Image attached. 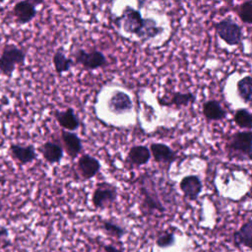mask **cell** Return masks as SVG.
I'll return each instance as SVG.
<instances>
[{"instance_id": "9a60e30c", "label": "cell", "mask_w": 252, "mask_h": 252, "mask_svg": "<svg viewBox=\"0 0 252 252\" xmlns=\"http://www.w3.org/2000/svg\"><path fill=\"white\" fill-rule=\"evenodd\" d=\"M10 152L12 156L20 161L22 164H28L32 162L37 155L33 148V146H21L17 144H13L10 147Z\"/></svg>"}, {"instance_id": "7402d4cb", "label": "cell", "mask_w": 252, "mask_h": 252, "mask_svg": "<svg viewBox=\"0 0 252 252\" xmlns=\"http://www.w3.org/2000/svg\"><path fill=\"white\" fill-rule=\"evenodd\" d=\"M162 30L163 29L161 27H158L155 20L147 18V19H145L143 29L141 30V32H139V34L137 36L142 40H147V39L153 38V37L157 36L158 34H159L160 32H162Z\"/></svg>"}, {"instance_id": "3957f363", "label": "cell", "mask_w": 252, "mask_h": 252, "mask_svg": "<svg viewBox=\"0 0 252 252\" xmlns=\"http://www.w3.org/2000/svg\"><path fill=\"white\" fill-rule=\"evenodd\" d=\"M215 30L217 34L228 45H237L242 39L241 28L229 18L215 24Z\"/></svg>"}, {"instance_id": "d6986e66", "label": "cell", "mask_w": 252, "mask_h": 252, "mask_svg": "<svg viewBox=\"0 0 252 252\" xmlns=\"http://www.w3.org/2000/svg\"><path fill=\"white\" fill-rule=\"evenodd\" d=\"M42 156L49 163L59 162L63 158L62 147L55 142H45L42 146Z\"/></svg>"}, {"instance_id": "83f0119b", "label": "cell", "mask_w": 252, "mask_h": 252, "mask_svg": "<svg viewBox=\"0 0 252 252\" xmlns=\"http://www.w3.org/2000/svg\"><path fill=\"white\" fill-rule=\"evenodd\" d=\"M104 250H105V252H123L122 250L116 248L115 246H113V245H111V244L105 245V246H104Z\"/></svg>"}, {"instance_id": "8fae6325", "label": "cell", "mask_w": 252, "mask_h": 252, "mask_svg": "<svg viewBox=\"0 0 252 252\" xmlns=\"http://www.w3.org/2000/svg\"><path fill=\"white\" fill-rule=\"evenodd\" d=\"M78 169L84 179H91L100 170V162L93 156L83 155L79 158Z\"/></svg>"}, {"instance_id": "4fadbf2b", "label": "cell", "mask_w": 252, "mask_h": 252, "mask_svg": "<svg viewBox=\"0 0 252 252\" xmlns=\"http://www.w3.org/2000/svg\"><path fill=\"white\" fill-rule=\"evenodd\" d=\"M55 118L57 120V122L59 123V125L65 129L66 131H75L80 127V121L77 117V115L75 114V111L73 108L69 107L64 111H60V110H56L55 113Z\"/></svg>"}, {"instance_id": "cb8c5ba5", "label": "cell", "mask_w": 252, "mask_h": 252, "mask_svg": "<svg viewBox=\"0 0 252 252\" xmlns=\"http://www.w3.org/2000/svg\"><path fill=\"white\" fill-rule=\"evenodd\" d=\"M233 120L236 125L242 129H252V112L246 108H239L234 112Z\"/></svg>"}, {"instance_id": "5b68a950", "label": "cell", "mask_w": 252, "mask_h": 252, "mask_svg": "<svg viewBox=\"0 0 252 252\" xmlns=\"http://www.w3.org/2000/svg\"><path fill=\"white\" fill-rule=\"evenodd\" d=\"M117 191L114 186L109 183H99L94 191L92 202L94 208L104 209L110 207L116 200Z\"/></svg>"}, {"instance_id": "ffe728a7", "label": "cell", "mask_w": 252, "mask_h": 252, "mask_svg": "<svg viewBox=\"0 0 252 252\" xmlns=\"http://www.w3.org/2000/svg\"><path fill=\"white\" fill-rule=\"evenodd\" d=\"M234 240L241 245L252 248V220L246 221L234 233Z\"/></svg>"}, {"instance_id": "8992f818", "label": "cell", "mask_w": 252, "mask_h": 252, "mask_svg": "<svg viewBox=\"0 0 252 252\" xmlns=\"http://www.w3.org/2000/svg\"><path fill=\"white\" fill-rule=\"evenodd\" d=\"M75 60L88 70H94L104 67L107 64L104 54L98 50L86 51L84 49H79L75 52Z\"/></svg>"}, {"instance_id": "ac0fdd59", "label": "cell", "mask_w": 252, "mask_h": 252, "mask_svg": "<svg viewBox=\"0 0 252 252\" xmlns=\"http://www.w3.org/2000/svg\"><path fill=\"white\" fill-rule=\"evenodd\" d=\"M195 100V94L192 93H173L171 97L168 99L161 98L158 99V102L160 105L164 106H177V107H182V106H187L190 103H192Z\"/></svg>"}, {"instance_id": "7c38bea8", "label": "cell", "mask_w": 252, "mask_h": 252, "mask_svg": "<svg viewBox=\"0 0 252 252\" xmlns=\"http://www.w3.org/2000/svg\"><path fill=\"white\" fill-rule=\"evenodd\" d=\"M151 155H153L154 159L157 162L160 163H171L173 162L177 155L176 153L167 145L161 144V143H154L150 147Z\"/></svg>"}, {"instance_id": "484cf974", "label": "cell", "mask_w": 252, "mask_h": 252, "mask_svg": "<svg viewBox=\"0 0 252 252\" xmlns=\"http://www.w3.org/2000/svg\"><path fill=\"white\" fill-rule=\"evenodd\" d=\"M101 226L107 233H109L117 238H121L126 233V230L124 227H122V226L118 225L117 223L110 221V220H103Z\"/></svg>"}, {"instance_id": "30bf717a", "label": "cell", "mask_w": 252, "mask_h": 252, "mask_svg": "<svg viewBox=\"0 0 252 252\" xmlns=\"http://www.w3.org/2000/svg\"><path fill=\"white\" fill-rule=\"evenodd\" d=\"M179 187L185 198L193 201L196 200L200 195L203 184L197 175H187L181 179Z\"/></svg>"}, {"instance_id": "4316f807", "label": "cell", "mask_w": 252, "mask_h": 252, "mask_svg": "<svg viewBox=\"0 0 252 252\" xmlns=\"http://www.w3.org/2000/svg\"><path fill=\"white\" fill-rule=\"evenodd\" d=\"M175 242V236L172 232H164L160 234L157 239V245L160 248H167L173 245Z\"/></svg>"}, {"instance_id": "9c48e42d", "label": "cell", "mask_w": 252, "mask_h": 252, "mask_svg": "<svg viewBox=\"0 0 252 252\" xmlns=\"http://www.w3.org/2000/svg\"><path fill=\"white\" fill-rule=\"evenodd\" d=\"M107 106L111 112L115 114H123L131 111L133 108V102L126 93L116 91L109 97Z\"/></svg>"}, {"instance_id": "7a4b0ae2", "label": "cell", "mask_w": 252, "mask_h": 252, "mask_svg": "<svg viewBox=\"0 0 252 252\" xmlns=\"http://www.w3.org/2000/svg\"><path fill=\"white\" fill-rule=\"evenodd\" d=\"M25 61V51L14 44H8L4 47L0 55V71L3 75L11 77L15 71L16 65L24 64Z\"/></svg>"}, {"instance_id": "603a6c76", "label": "cell", "mask_w": 252, "mask_h": 252, "mask_svg": "<svg viewBox=\"0 0 252 252\" xmlns=\"http://www.w3.org/2000/svg\"><path fill=\"white\" fill-rule=\"evenodd\" d=\"M52 61L57 74H62L64 72H67L73 66V60L67 57L62 50H57L53 54Z\"/></svg>"}, {"instance_id": "ba28073f", "label": "cell", "mask_w": 252, "mask_h": 252, "mask_svg": "<svg viewBox=\"0 0 252 252\" xmlns=\"http://www.w3.org/2000/svg\"><path fill=\"white\" fill-rule=\"evenodd\" d=\"M42 3L43 1L33 0H26L16 3L13 8V13L16 21L21 25H26L30 23L36 16V6Z\"/></svg>"}, {"instance_id": "6da1fadb", "label": "cell", "mask_w": 252, "mask_h": 252, "mask_svg": "<svg viewBox=\"0 0 252 252\" xmlns=\"http://www.w3.org/2000/svg\"><path fill=\"white\" fill-rule=\"evenodd\" d=\"M230 158L252 160V131H240L231 135L225 145Z\"/></svg>"}, {"instance_id": "44dd1931", "label": "cell", "mask_w": 252, "mask_h": 252, "mask_svg": "<svg viewBox=\"0 0 252 252\" xmlns=\"http://www.w3.org/2000/svg\"><path fill=\"white\" fill-rule=\"evenodd\" d=\"M236 90L239 97L246 103H252V77L245 76L237 82Z\"/></svg>"}, {"instance_id": "5bb4252c", "label": "cell", "mask_w": 252, "mask_h": 252, "mask_svg": "<svg viewBox=\"0 0 252 252\" xmlns=\"http://www.w3.org/2000/svg\"><path fill=\"white\" fill-rule=\"evenodd\" d=\"M61 137L65 146V151L69 157L72 158H77V156L81 153L83 149L82 141L80 137L73 132L63 130L61 133Z\"/></svg>"}, {"instance_id": "e0dca14e", "label": "cell", "mask_w": 252, "mask_h": 252, "mask_svg": "<svg viewBox=\"0 0 252 252\" xmlns=\"http://www.w3.org/2000/svg\"><path fill=\"white\" fill-rule=\"evenodd\" d=\"M151 156L150 149L146 146H134L129 150L127 159L132 164L143 165L149 162Z\"/></svg>"}, {"instance_id": "2e32d148", "label": "cell", "mask_w": 252, "mask_h": 252, "mask_svg": "<svg viewBox=\"0 0 252 252\" xmlns=\"http://www.w3.org/2000/svg\"><path fill=\"white\" fill-rule=\"evenodd\" d=\"M203 114L209 121L221 120L225 118L226 111L218 100H207L203 104Z\"/></svg>"}, {"instance_id": "52a82bcc", "label": "cell", "mask_w": 252, "mask_h": 252, "mask_svg": "<svg viewBox=\"0 0 252 252\" xmlns=\"http://www.w3.org/2000/svg\"><path fill=\"white\" fill-rule=\"evenodd\" d=\"M140 188L141 192L144 195L145 203L147 207L153 210H158L159 212H164L165 208L159 201V198L155 190V183L152 180V177L144 174L140 179Z\"/></svg>"}, {"instance_id": "277c9868", "label": "cell", "mask_w": 252, "mask_h": 252, "mask_svg": "<svg viewBox=\"0 0 252 252\" xmlns=\"http://www.w3.org/2000/svg\"><path fill=\"white\" fill-rule=\"evenodd\" d=\"M119 21L121 22L120 24H122L123 30L127 33H133L136 35L139 34L145 23V19L142 17L140 11L129 6L124 9L122 15L116 20V23Z\"/></svg>"}, {"instance_id": "d4e9b609", "label": "cell", "mask_w": 252, "mask_h": 252, "mask_svg": "<svg viewBox=\"0 0 252 252\" xmlns=\"http://www.w3.org/2000/svg\"><path fill=\"white\" fill-rule=\"evenodd\" d=\"M236 12L242 22L252 24V1H246L241 3L236 8Z\"/></svg>"}]
</instances>
